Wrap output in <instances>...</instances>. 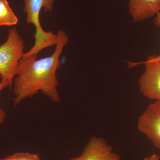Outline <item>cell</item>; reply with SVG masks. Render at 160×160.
<instances>
[{
  "mask_svg": "<svg viewBox=\"0 0 160 160\" xmlns=\"http://www.w3.org/2000/svg\"><path fill=\"white\" fill-rule=\"evenodd\" d=\"M57 35V42L51 55L38 60L37 55H34L20 60L13 81L14 107L27 98L33 97L39 91L52 102H59L57 71L61 66L60 57L69 38L62 30H59Z\"/></svg>",
  "mask_w": 160,
  "mask_h": 160,
  "instance_id": "obj_1",
  "label": "cell"
},
{
  "mask_svg": "<svg viewBox=\"0 0 160 160\" xmlns=\"http://www.w3.org/2000/svg\"><path fill=\"white\" fill-rule=\"evenodd\" d=\"M24 10L26 14V23L32 24L35 27L34 35L35 44L23 57L37 55L43 49L56 45L57 35L52 31H45L40 22V13L42 8L51 11L55 0H24Z\"/></svg>",
  "mask_w": 160,
  "mask_h": 160,
  "instance_id": "obj_2",
  "label": "cell"
},
{
  "mask_svg": "<svg viewBox=\"0 0 160 160\" xmlns=\"http://www.w3.org/2000/svg\"><path fill=\"white\" fill-rule=\"evenodd\" d=\"M24 41L16 28L9 29L7 41L0 46V76L12 84L20 60L23 57Z\"/></svg>",
  "mask_w": 160,
  "mask_h": 160,
  "instance_id": "obj_3",
  "label": "cell"
},
{
  "mask_svg": "<svg viewBox=\"0 0 160 160\" xmlns=\"http://www.w3.org/2000/svg\"><path fill=\"white\" fill-rule=\"evenodd\" d=\"M139 64L145 65V70L139 80L140 91L149 99L160 102V60L150 56L142 62H131L129 67Z\"/></svg>",
  "mask_w": 160,
  "mask_h": 160,
  "instance_id": "obj_4",
  "label": "cell"
},
{
  "mask_svg": "<svg viewBox=\"0 0 160 160\" xmlns=\"http://www.w3.org/2000/svg\"><path fill=\"white\" fill-rule=\"evenodd\" d=\"M138 128L160 150V102L154 101L139 117Z\"/></svg>",
  "mask_w": 160,
  "mask_h": 160,
  "instance_id": "obj_5",
  "label": "cell"
},
{
  "mask_svg": "<svg viewBox=\"0 0 160 160\" xmlns=\"http://www.w3.org/2000/svg\"><path fill=\"white\" fill-rule=\"evenodd\" d=\"M121 156L112 152V147L102 138L92 137L82 154L69 160H120Z\"/></svg>",
  "mask_w": 160,
  "mask_h": 160,
  "instance_id": "obj_6",
  "label": "cell"
},
{
  "mask_svg": "<svg viewBox=\"0 0 160 160\" xmlns=\"http://www.w3.org/2000/svg\"><path fill=\"white\" fill-rule=\"evenodd\" d=\"M129 12L135 22L144 21L160 12V0H129Z\"/></svg>",
  "mask_w": 160,
  "mask_h": 160,
  "instance_id": "obj_7",
  "label": "cell"
},
{
  "mask_svg": "<svg viewBox=\"0 0 160 160\" xmlns=\"http://www.w3.org/2000/svg\"><path fill=\"white\" fill-rule=\"evenodd\" d=\"M19 19L12 10L7 0H0V26H12L18 23Z\"/></svg>",
  "mask_w": 160,
  "mask_h": 160,
  "instance_id": "obj_8",
  "label": "cell"
},
{
  "mask_svg": "<svg viewBox=\"0 0 160 160\" xmlns=\"http://www.w3.org/2000/svg\"><path fill=\"white\" fill-rule=\"evenodd\" d=\"M0 160H42L40 156L36 153L29 152H17L14 154L1 159Z\"/></svg>",
  "mask_w": 160,
  "mask_h": 160,
  "instance_id": "obj_9",
  "label": "cell"
},
{
  "mask_svg": "<svg viewBox=\"0 0 160 160\" xmlns=\"http://www.w3.org/2000/svg\"><path fill=\"white\" fill-rule=\"evenodd\" d=\"M12 84L8 80L2 79L0 82V92L6 87H11ZM6 117V113L5 111L0 106V125L5 121Z\"/></svg>",
  "mask_w": 160,
  "mask_h": 160,
  "instance_id": "obj_10",
  "label": "cell"
},
{
  "mask_svg": "<svg viewBox=\"0 0 160 160\" xmlns=\"http://www.w3.org/2000/svg\"><path fill=\"white\" fill-rule=\"evenodd\" d=\"M154 24L156 27H160V12L158 13L155 16L154 18ZM153 57L155 59L160 60V54L158 55H153Z\"/></svg>",
  "mask_w": 160,
  "mask_h": 160,
  "instance_id": "obj_11",
  "label": "cell"
},
{
  "mask_svg": "<svg viewBox=\"0 0 160 160\" xmlns=\"http://www.w3.org/2000/svg\"><path fill=\"white\" fill-rule=\"evenodd\" d=\"M160 156L158 155L153 154L150 156L146 157L144 159V160H159Z\"/></svg>",
  "mask_w": 160,
  "mask_h": 160,
  "instance_id": "obj_12",
  "label": "cell"
}]
</instances>
